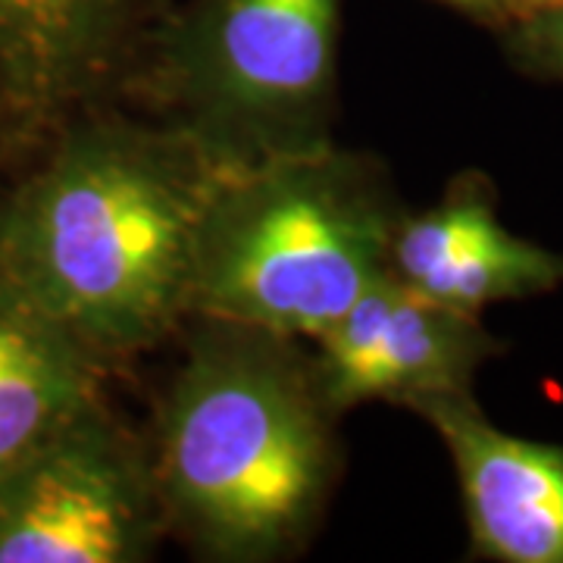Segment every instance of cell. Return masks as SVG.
Listing matches in <instances>:
<instances>
[{
    "label": "cell",
    "mask_w": 563,
    "mask_h": 563,
    "mask_svg": "<svg viewBox=\"0 0 563 563\" xmlns=\"http://www.w3.org/2000/svg\"><path fill=\"white\" fill-rule=\"evenodd\" d=\"M317 388L329 410L417 404L470 391L498 342L479 313L432 301L391 269L373 279L320 339Z\"/></svg>",
    "instance_id": "cell-6"
},
{
    "label": "cell",
    "mask_w": 563,
    "mask_h": 563,
    "mask_svg": "<svg viewBox=\"0 0 563 563\" xmlns=\"http://www.w3.org/2000/svg\"><path fill=\"white\" fill-rule=\"evenodd\" d=\"M514 51L529 73L548 76V79H563V7L536 13L520 29Z\"/></svg>",
    "instance_id": "cell-11"
},
{
    "label": "cell",
    "mask_w": 563,
    "mask_h": 563,
    "mask_svg": "<svg viewBox=\"0 0 563 563\" xmlns=\"http://www.w3.org/2000/svg\"><path fill=\"white\" fill-rule=\"evenodd\" d=\"M388 269L432 301L483 313L563 288V254L514 235L483 191L461 185L395 225Z\"/></svg>",
    "instance_id": "cell-8"
},
{
    "label": "cell",
    "mask_w": 563,
    "mask_h": 563,
    "mask_svg": "<svg viewBox=\"0 0 563 563\" xmlns=\"http://www.w3.org/2000/svg\"><path fill=\"white\" fill-rule=\"evenodd\" d=\"M413 410L451 454L473 551L498 563H563V444L504 432L470 391Z\"/></svg>",
    "instance_id": "cell-7"
},
{
    "label": "cell",
    "mask_w": 563,
    "mask_h": 563,
    "mask_svg": "<svg viewBox=\"0 0 563 563\" xmlns=\"http://www.w3.org/2000/svg\"><path fill=\"white\" fill-rule=\"evenodd\" d=\"M125 0H0V63L25 107H57L107 63Z\"/></svg>",
    "instance_id": "cell-10"
},
{
    "label": "cell",
    "mask_w": 563,
    "mask_h": 563,
    "mask_svg": "<svg viewBox=\"0 0 563 563\" xmlns=\"http://www.w3.org/2000/svg\"><path fill=\"white\" fill-rule=\"evenodd\" d=\"M339 0H210L166 54L181 129L232 157L320 144Z\"/></svg>",
    "instance_id": "cell-4"
},
{
    "label": "cell",
    "mask_w": 563,
    "mask_h": 563,
    "mask_svg": "<svg viewBox=\"0 0 563 563\" xmlns=\"http://www.w3.org/2000/svg\"><path fill=\"white\" fill-rule=\"evenodd\" d=\"M451 7H457L470 16H479V20H501L510 7V0H444Z\"/></svg>",
    "instance_id": "cell-12"
},
{
    "label": "cell",
    "mask_w": 563,
    "mask_h": 563,
    "mask_svg": "<svg viewBox=\"0 0 563 563\" xmlns=\"http://www.w3.org/2000/svg\"><path fill=\"white\" fill-rule=\"evenodd\" d=\"M88 407L91 351L0 288V476Z\"/></svg>",
    "instance_id": "cell-9"
},
{
    "label": "cell",
    "mask_w": 563,
    "mask_h": 563,
    "mask_svg": "<svg viewBox=\"0 0 563 563\" xmlns=\"http://www.w3.org/2000/svg\"><path fill=\"white\" fill-rule=\"evenodd\" d=\"M383 185L325 141L235 157L203 210L191 310L276 339H320L388 269Z\"/></svg>",
    "instance_id": "cell-3"
},
{
    "label": "cell",
    "mask_w": 563,
    "mask_h": 563,
    "mask_svg": "<svg viewBox=\"0 0 563 563\" xmlns=\"http://www.w3.org/2000/svg\"><path fill=\"white\" fill-rule=\"evenodd\" d=\"M147 488L95 407L0 476V563H129L147 542Z\"/></svg>",
    "instance_id": "cell-5"
},
{
    "label": "cell",
    "mask_w": 563,
    "mask_h": 563,
    "mask_svg": "<svg viewBox=\"0 0 563 563\" xmlns=\"http://www.w3.org/2000/svg\"><path fill=\"white\" fill-rule=\"evenodd\" d=\"M514 3V0H510ZM517 3H523V7H529L532 13H544V10H561L563 0H517Z\"/></svg>",
    "instance_id": "cell-13"
},
{
    "label": "cell",
    "mask_w": 563,
    "mask_h": 563,
    "mask_svg": "<svg viewBox=\"0 0 563 563\" xmlns=\"http://www.w3.org/2000/svg\"><path fill=\"white\" fill-rule=\"evenodd\" d=\"M282 342L222 325L191 351L163 407V501L222 561L298 548L332 483V410Z\"/></svg>",
    "instance_id": "cell-2"
},
{
    "label": "cell",
    "mask_w": 563,
    "mask_h": 563,
    "mask_svg": "<svg viewBox=\"0 0 563 563\" xmlns=\"http://www.w3.org/2000/svg\"><path fill=\"white\" fill-rule=\"evenodd\" d=\"M235 161L188 129H88L0 222V288L91 354L157 342L191 310L203 210Z\"/></svg>",
    "instance_id": "cell-1"
}]
</instances>
